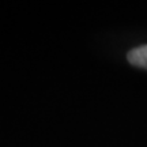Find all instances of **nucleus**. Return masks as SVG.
<instances>
[{"mask_svg": "<svg viewBox=\"0 0 147 147\" xmlns=\"http://www.w3.org/2000/svg\"><path fill=\"white\" fill-rule=\"evenodd\" d=\"M127 59L132 65L147 69V45H142V47L131 49L127 55Z\"/></svg>", "mask_w": 147, "mask_h": 147, "instance_id": "1", "label": "nucleus"}]
</instances>
